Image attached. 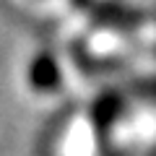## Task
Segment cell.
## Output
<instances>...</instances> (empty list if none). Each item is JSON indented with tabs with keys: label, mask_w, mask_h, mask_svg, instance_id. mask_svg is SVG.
I'll return each mask as SVG.
<instances>
[{
	"label": "cell",
	"mask_w": 156,
	"mask_h": 156,
	"mask_svg": "<svg viewBox=\"0 0 156 156\" xmlns=\"http://www.w3.org/2000/svg\"><path fill=\"white\" fill-rule=\"evenodd\" d=\"M34 81H37V86H44V89H50V86H57V70H55V62L50 60H39L37 65H34Z\"/></svg>",
	"instance_id": "6da1fadb"
}]
</instances>
